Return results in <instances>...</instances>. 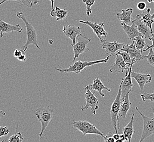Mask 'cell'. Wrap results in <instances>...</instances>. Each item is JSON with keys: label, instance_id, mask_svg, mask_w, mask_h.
<instances>
[{"label": "cell", "instance_id": "cell-22", "mask_svg": "<svg viewBox=\"0 0 154 142\" xmlns=\"http://www.w3.org/2000/svg\"><path fill=\"white\" fill-rule=\"evenodd\" d=\"M133 13V9L129 8L127 9H122V13H118L116 14V18L125 24L129 25L132 23V14Z\"/></svg>", "mask_w": 154, "mask_h": 142}, {"label": "cell", "instance_id": "cell-33", "mask_svg": "<svg viewBox=\"0 0 154 142\" xmlns=\"http://www.w3.org/2000/svg\"><path fill=\"white\" fill-rule=\"evenodd\" d=\"M113 133L112 132H109L108 133V134H107L106 136H104V142H116L114 139L113 138Z\"/></svg>", "mask_w": 154, "mask_h": 142}, {"label": "cell", "instance_id": "cell-1", "mask_svg": "<svg viewBox=\"0 0 154 142\" xmlns=\"http://www.w3.org/2000/svg\"><path fill=\"white\" fill-rule=\"evenodd\" d=\"M17 16L18 18H20L24 21L26 29L27 41L26 43L23 46V50L24 51H26L27 48L30 45H35L39 50H41V48H39L38 45L37 34V31H36V29H35V27L33 26L32 24L27 21L23 13L17 12Z\"/></svg>", "mask_w": 154, "mask_h": 142}, {"label": "cell", "instance_id": "cell-15", "mask_svg": "<svg viewBox=\"0 0 154 142\" xmlns=\"http://www.w3.org/2000/svg\"><path fill=\"white\" fill-rule=\"evenodd\" d=\"M131 77L136 80L140 89L142 91L144 90L145 84L150 83L152 80V77L150 74H143L132 71L131 72Z\"/></svg>", "mask_w": 154, "mask_h": 142}, {"label": "cell", "instance_id": "cell-7", "mask_svg": "<svg viewBox=\"0 0 154 142\" xmlns=\"http://www.w3.org/2000/svg\"><path fill=\"white\" fill-rule=\"evenodd\" d=\"M136 110L142 116L143 120V130L139 140V142H142L154 134V118H149L145 116L138 109V107H136Z\"/></svg>", "mask_w": 154, "mask_h": 142}, {"label": "cell", "instance_id": "cell-31", "mask_svg": "<svg viewBox=\"0 0 154 142\" xmlns=\"http://www.w3.org/2000/svg\"><path fill=\"white\" fill-rule=\"evenodd\" d=\"M140 97L142 98L143 101L144 102L147 100L154 102V92L152 94H148L145 92L143 94H141Z\"/></svg>", "mask_w": 154, "mask_h": 142}, {"label": "cell", "instance_id": "cell-20", "mask_svg": "<svg viewBox=\"0 0 154 142\" xmlns=\"http://www.w3.org/2000/svg\"><path fill=\"white\" fill-rule=\"evenodd\" d=\"M121 25L123 30H124L125 32L128 35V39H131L137 36H142L141 33L138 31L136 25L134 23H132V25L130 26L122 22Z\"/></svg>", "mask_w": 154, "mask_h": 142}, {"label": "cell", "instance_id": "cell-39", "mask_svg": "<svg viewBox=\"0 0 154 142\" xmlns=\"http://www.w3.org/2000/svg\"><path fill=\"white\" fill-rule=\"evenodd\" d=\"M6 113L3 112V110H0V118L3 117L5 116H6Z\"/></svg>", "mask_w": 154, "mask_h": 142}, {"label": "cell", "instance_id": "cell-32", "mask_svg": "<svg viewBox=\"0 0 154 142\" xmlns=\"http://www.w3.org/2000/svg\"><path fill=\"white\" fill-rule=\"evenodd\" d=\"M9 133V129L7 126H0V138L6 136Z\"/></svg>", "mask_w": 154, "mask_h": 142}, {"label": "cell", "instance_id": "cell-23", "mask_svg": "<svg viewBox=\"0 0 154 142\" xmlns=\"http://www.w3.org/2000/svg\"><path fill=\"white\" fill-rule=\"evenodd\" d=\"M134 114L133 113L130 122L124 128H122V132L125 137V140L129 142H131L132 137L134 133Z\"/></svg>", "mask_w": 154, "mask_h": 142}, {"label": "cell", "instance_id": "cell-9", "mask_svg": "<svg viewBox=\"0 0 154 142\" xmlns=\"http://www.w3.org/2000/svg\"><path fill=\"white\" fill-rule=\"evenodd\" d=\"M134 65V63L131 64L130 68L126 71V74L124 77L122 78L121 82V88H122V98L121 100L124 99L125 96L128 92H131L132 91V88L134 86V84L132 81L131 77V72L132 69V66Z\"/></svg>", "mask_w": 154, "mask_h": 142}, {"label": "cell", "instance_id": "cell-17", "mask_svg": "<svg viewBox=\"0 0 154 142\" xmlns=\"http://www.w3.org/2000/svg\"><path fill=\"white\" fill-rule=\"evenodd\" d=\"M132 23H134L136 24L138 30L139 32L141 33L143 37L145 39H150L151 36V31L150 28L144 24L141 19L136 16V19L132 21Z\"/></svg>", "mask_w": 154, "mask_h": 142}, {"label": "cell", "instance_id": "cell-38", "mask_svg": "<svg viewBox=\"0 0 154 142\" xmlns=\"http://www.w3.org/2000/svg\"><path fill=\"white\" fill-rule=\"evenodd\" d=\"M120 139H122V142L125 141V137L124 134L123 133L120 134Z\"/></svg>", "mask_w": 154, "mask_h": 142}, {"label": "cell", "instance_id": "cell-18", "mask_svg": "<svg viewBox=\"0 0 154 142\" xmlns=\"http://www.w3.org/2000/svg\"><path fill=\"white\" fill-rule=\"evenodd\" d=\"M88 88L90 90H94V91H97L99 94L101 95L102 97H104L105 95L102 92L103 90H106L108 91H110V89L108 88L107 87L104 85L103 83L98 78H97L96 79H94V82L91 84H89L87 85L86 87L84 88V89Z\"/></svg>", "mask_w": 154, "mask_h": 142}, {"label": "cell", "instance_id": "cell-42", "mask_svg": "<svg viewBox=\"0 0 154 142\" xmlns=\"http://www.w3.org/2000/svg\"><path fill=\"white\" fill-rule=\"evenodd\" d=\"M147 1H148L149 3H151V2H154V0H147Z\"/></svg>", "mask_w": 154, "mask_h": 142}, {"label": "cell", "instance_id": "cell-35", "mask_svg": "<svg viewBox=\"0 0 154 142\" xmlns=\"http://www.w3.org/2000/svg\"><path fill=\"white\" fill-rule=\"evenodd\" d=\"M24 54H25V51H24L23 50H21V49H15L13 55L15 57V58L18 59V57H19L20 56H21L22 55H23Z\"/></svg>", "mask_w": 154, "mask_h": 142}, {"label": "cell", "instance_id": "cell-12", "mask_svg": "<svg viewBox=\"0 0 154 142\" xmlns=\"http://www.w3.org/2000/svg\"><path fill=\"white\" fill-rule=\"evenodd\" d=\"M62 31L67 37L71 39L73 45L75 43L78 36L82 34L80 26L76 27L74 25L72 24H68L67 26H63Z\"/></svg>", "mask_w": 154, "mask_h": 142}, {"label": "cell", "instance_id": "cell-26", "mask_svg": "<svg viewBox=\"0 0 154 142\" xmlns=\"http://www.w3.org/2000/svg\"><path fill=\"white\" fill-rule=\"evenodd\" d=\"M4 140L9 142H21L24 140V137L20 132H18L10 137L8 140Z\"/></svg>", "mask_w": 154, "mask_h": 142}, {"label": "cell", "instance_id": "cell-13", "mask_svg": "<svg viewBox=\"0 0 154 142\" xmlns=\"http://www.w3.org/2000/svg\"><path fill=\"white\" fill-rule=\"evenodd\" d=\"M116 59L115 62L111 66L109 71L111 73H122L125 70H127L130 68L131 65L125 62L122 56L118 53H116Z\"/></svg>", "mask_w": 154, "mask_h": 142}, {"label": "cell", "instance_id": "cell-43", "mask_svg": "<svg viewBox=\"0 0 154 142\" xmlns=\"http://www.w3.org/2000/svg\"></svg>", "mask_w": 154, "mask_h": 142}, {"label": "cell", "instance_id": "cell-36", "mask_svg": "<svg viewBox=\"0 0 154 142\" xmlns=\"http://www.w3.org/2000/svg\"><path fill=\"white\" fill-rule=\"evenodd\" d=\"M149 39L152 41V45H148L146 49H145L144 51H149L151 48H153L154 49V33H151L150 37V39Z\"/></svg>", "mask_w": 154, "mask_h": 142}, {"label": "cell", "instance_id": "cell-24", "mask_svg": "<svg viewBox=\"0 0 154 142\" xmlns=\"http://www.w3.org/2000/svg\"><path fill=\"white\" fill-rule=\"evenodd\" d=\"M68 12L66 9H61L58 6L51 9V15L53 18H56V20H62L66 19Z\"/></svg>", "mask_w": 154, "mask_h": 142}, {"label": "cell", "instance_id": "cell-4", "mask_svg": "<svg viewBox=\"0 0 154 142\" xmlns=\"http://www.w3.org/2000/svg\"><path fill=\"white\" fill-rule=\"evenodd\" d=\"M122 88L121 84L119 88L118 92L116 95L115 100L112 104L110 109V116L112 120V124L116 133H118V129H120L119 125V112L120 110V106L122 103Z\"/></svg>", "mask_w": 154, "mask_h": 142}, {"label": "cell", "instance_id": "cell-8", "mask_svg": "<svg viewBox=\"0 0 154 142\" xmlns=\"http://www.w3.org/2000/svg\"><path fill=\"white\" fill-rule=\"evenodd\" d=\"M84 90H86V93L85 94L86 104L85 106L81 107V110L84 112L89 108H91V110L93 113V116H95L96 110L100 108L98 106L97 98L95 96L94 92L91 91L90 89L86 88Z\"/></svg>", "mask_w": 154, "mask_h": 142}, {"label": "cell", "instance_id": "cell-14", "mask_svg": "<svg viewBox=\"0 0 154 142\" xmlns=\"http://www.w3.org/2000/svg\"><path fill=\"white\" fill-rule=\"evenodd\" d=\"M122 51H126L131 56L132 59H135L137 61L144 59L143 54L142 51H139L135 47L134 42L132 41L130 45H125Z\"/></svg>", "mask_w": 154, "mask_h": 142}, {"label": "cell", "instance_id": "cell-5", "mask_svg": "<svg viewBox=\"0 0 154 142\" xmlns=\"http://www.w3.org/2000/svg\"><path fill=\"white\" fill-rule=\"evenodd\" d=\"M91 41V39L85 37L83 34L78 36L75 43L74 45H71L74 54V58L73 60V62H75V59L78 58L82 54L84 53L87 51H90V49L88 47V45Z\"/></svg>", "mask_w": 154, "mask_h": 142}, {"label": "cell", "instance_id": "cell-27", "mask_svg": "<svg viewBox=\"0 0 154 142\" xmlns=\"http://www.w3.org/2000/svg\"><path fill=\"white\" fill-rule=\"evenodd\" d=\"M14 1L17 2L18 3H20L21 6L24 5V6H27L28 7H32V0H2L0 2V6L2 5L3 3L6 2L7 1Z\"/></svg>", "mask_w": 154, "mask_h": 142}, {"label": "cell", "instance_id": "cell-11", "mask_svg": "<svg viewBox=\"0 0 154 142\" xmlns=\"http://www.w3.org/2000/svg\"><path fill=\"white\" fill-rule=\"evenodd\" d=\"M79 23L85 24L90 27L94 31V32L97 35L98 38L100 39V41H102V36H103L105 37H107L108 32H106V30L104 29V24L103 23H97L96 22L92 23L91 21L88 20H79Z\"/></svg>", "mask_w": 154, "mask_h": 142}, {"label": "cell", "instance_id": "cell-37", "mask_svg": "<svg viewBox=\"0 0 154 142\" xmlns=\"http://www.w3.org/2000/svg\"><path fill=\"white\" fill-rule=\"evenodd\" d=\"M113 138L115 140V141H116L117 140L120 139V134L119 133H116L115 134H113Z\"/></svg>", "mask_w": 154, "mask_h": 142}, {"label": "cell", "instance_id": "cell-40", "mask_svg": "<svg viewBox=\"0 0 154 142\" xmlns=\"http://www.w3.org/2000/svg\"><path fill=\"white\" fill-rule=\"evenodd\" d=\"M51 2V7H52V9L54 8V0H49Z\"/></svg>", "mask_w": 154, "mask_h": 142}, {"label": "cell", "instance_id": "cell-25", "mask_svg": "<svg viewBox=\"0 0 154 142\" xmlns=\"http://www.w3.org/2000/svg\"><path fill=\"white\" fill-rule=\"evenodd\" d=\"M131 40L134 42L135 47L138 50L143 51V49L146 45L145 43V39L143 36H137L134 39H131Z\"/></svg>", "mask_w": 154, "mask_h": 142}, {"label": "cell", "instance_id": "cell-3", "mask_svg": "<svg viewBox=\"0 0 154 142\" xmlns=\"http://www.w3.org/2000/svg\"><path fill=\"white\" fill-rule=\"evenodd\" d=\"M54 110L49 106L39 107L35 111V115L39 122L41 123L42 129L39 136L41 138L49 122L53 117Z\"/></svg>", "mask_w": 154, "mask_h": 142}, {"label": "cell", "instance_id": "cell-34", "mask_svg": "<svg viewBox=\"0 0 154 142\" xmlns=\"http://www.w3.org/2000/svg\"><path fill=\"white\" fill-rule=\"evenodd\" d=\"M137 8L140 11H144L146 8V4L144 2H139L137 5Z\"/></svg>", "mask_w": 154, "mask_h": 142}, {"label": "cell", "instance_id": "cell-21", "mask_svg": "<svg viewBox=\"0 0 154 142\" xmlns=\"http://www.w3.org/2000/svg\"><path fill=\"white\" fill-rule=\"evenodd\" d=\"M130 93V92L128 93L125 96V97L124 98V99H122V100L120 110L119 114V118L121 117L122 119L125 118L126 115H127L128 111L130 109L131 103L130 98H129Z\"/></svg>", "mask_w": 154, "mask_h": 142}, {"label": "cell", "instance_id": "cell-6", "mask_svg": "<svg viewBox=\"0 0 154 142\" xmlns=\"http://www.w3.org/2000/svg\"><path fill=\"white\" fill-rule=\"evenodd\" d=\"M72 126L76 130L79 131L83 133V136H85L88 134H93L100 135L104 137L103 133L95 127L94 125L90 123L87 121H75L74 122Z\"/></svg>", "mask_w": 154, "mask_h": 142}, {"label": "cell", "instance_id": "cell-41", "mask_svg": "<svg viewBox=\"0 0 154 142\" xmlns=\"http://www.w3.org/2000/svg\"><path fill=\"white\" fill-rule=\"evenodd\" d=\"M39 1V0H35L34 4H35V5H37V3H38Z\"/></svg>", "mask_w": 154, "mask_h": 142}, {"label": "cell", "instance_id": "cell-29", "mask_svg": "<svg viewBox=\"0 0 154 142\" xmlns=\"http://www.w3.org/2000/svg\"><path fill=\"white\" fill-rule=\"evenodd\" d=\"M116 53L120 54L122 56V59L124 60V61L125 63L130 64V65H131L132 63H134V62H132V59H131V56L126 51H118L116 52Z\"/></svg>", "mask_w": 154, "mask_h": 142}, {"label": "cell", "instance_id": "cell-19", "mask_svg": "<svg viewBox=\"0 0 154 142\" xmlns=\"http://www.w3.org/2000/svg\"><path fill=\"white\" fill-rule=\"evenodd\" d=\"M151 8H148L145 11V12H143L142 13L137 15L139 17L143 22L146 24L147 26H148L151 30V33H153L152 25L154 23V13L152 14H150Z\"/></svg>", "mask_w": 154, "mask_h": 142}, {"label": "cell", "instance_id": "cell-28", "mask_svg": "<svg viewBox=\"0 0 154 142\" xmlns=\"http://www.w3.org/2000/svg\"><path fill=\"white\" fill-rule=\"evenodd\" d=\"M149 50V53L147 55H143V58L147 60L148 64L154 67V49L151 48Z\"/></svg>", "mask_w": 154, "mask_h": 142}, {"label": "cell", "instance_id": "cell-16", "mask_svg": "<svg viewBox=\"0 0 154 142\" xmlns=\"http://www.w3.org/2000/svg\"><path fill=\"white\" fill-rule=\"evenodd\" d=\"M23 30V27L19 24L13 25L0 20V38H2L5 33L12 32L13 31H17L19 33H21Z\"/></svg>", "mask_w": 154, "mask_h": 142}, {"label": "cell", "instance_id": "cell-10", "mask_svg": "<svg viewBox=\"0 0 154 142\" xmlns=\"http://www.w3.org/2000/svg\"><path fill=\"white\" fill-rule=\"evenodd\" d=\"M101 43L102 48L106 50V53L110 55L111 56L116 55V52L118 51H122L125 45L124 43H120L116 41H108L106 39H102Z\"/></svg>", "mask_w": 154, "mask_h": 142}, {"label": "cell", "instance_id": "cell-2", "mask_svg": "<svg viewBox=\"0 0 154 142\" xmlns=\"http://www.w3.org/2000/svg\"><path fill=\"white\" fill-rule=\"evenodd\" d=\"M110 55L107 56L105 59L100 60L97 61H81L80 60L78 61L77 62H74L73 65L68 67V68H55V70L59 71L61 73H75L76 74H79L83 70H85L86 67L94 65L98 63H107L109 59Z\"/></svg>", "mask_w": 154, "mask_h": 142}, {"label": "cell", "instance_id": "cell-30", "mask_svg": "<svg viewBox=\"0 0 154 142\" xmlns=\"http://www.w3.org/2000/svg\"><path fill=\"white\" fill-rule=\"evenodd\" d=\"M95 1L96 0H83V2L86 5V14L88 16H90L92 13V10L91 8L94 5Z\"/></svg>", "mask_w": 154, "mask_h": 142}]
</instances>
